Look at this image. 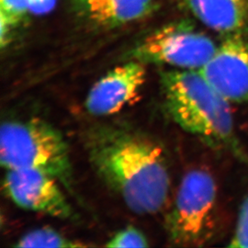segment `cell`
Instances as JSON below:
<instances>
[{
    "instance_id": "obj_1",
    "label": "cell",
    "mask_w": 248,
    "mask_h": 248,
    "mask_svg": "<svg viewBox=\"0 0 248 248\" xmlns=\"http://www.w3.org/2000/svg\"><path fill=\"white\" fill-rule=\"evenodd\" d=\"M98 175L138 214H154L168 202L170 175L162 147L131 131L96 130L88 142Z\"/></svg>"
},
{
    "instance_id": "obj_2",
    "label": "cell",
    "mask_w": 248,
    "mask_h": 248,
    "mask_svg": "<svg viewBox=\"0 0 248 248\" xmlns=\"http://www.w3.org/2000/svg\"><path fill=\"white\" fill-rule=\"evenodd\" d=\"M165 107L171 119L186 132L241 155L230 102L198 70L165 72L161 77Z\"/></svg>"
},
{
    "instance_id": "obj_3",
    "label": "cell",
    "mask_w": 248,
    "mask_h": 248,
    "mask_svg": "<svg viewBox=\"0 0 248 248\" xmlns=\"http://www.w3.org/2000/svg\"><path fill=\"white\" fill-rule=\"evenodd\" d=\"M0 161L9 169H34L65 186L72 183L67 143L60 132L40 119L9 121L0 130Z\"/></svg>"
},
{
    "instance_id": "obj_4",
    "label": "cell",
    "mask_w": 248,
    "mask_h": 248,
    "mask_svg": "<svg viewBox=\"0 0 248 248\" xmlns=\"http://www.w3.org/2000/svg\"><path fill=\"white\" fill-rule=\"evenodd\" d=\"M217 186L212 173L190 169L182 177L167 217L169 241L177 247H202L216 229Z\"/></svg>"
},
{
    "instance_id": "obj_5",
    "label": "cell",
    "mask_w": 248,
    "mask_h": 248,
    "mask_svg": "<svg viewBox=\"0 0 248 248\" xmlns=\"http://www.w3.org/2000/svg\"><path fill=\"white\" fill-rule=\"evenodd\" d=\"M217 47L212 39L187 21L169 23L155 31L134 47L133 60L169 64L184 70H200Z\"/></svg>"
},
{
    "instance_id": "obj_6",
    "label": "cell",
    "mask_w": 248,
    "mask_h": 248,
    "mask_svg": "<svg viewBox=\"0 0 248 248\" xmlns=\"http://www.w3.org/2000/svg\"><path fill=\"white\" fill-rule=\"evenodd\" d=\"M57 181L39 170L9 169L3 180V188L12 202L23 209L69 219L73 210Z\"/></svg>"
},
{
    "instance_id": "obj_7",
    "label": "cell",
    "mask_w": 248,
    "mask_h": 248,
    "mask_svg": "<svg viewBox=\"0 0 248 248\" xmlns=\"http://www.w3.org/2000/svg\"><path fill=\"white\" fill-rule=\"evenodd\" d=\"M230 103L248 100V44L242 33L228 35L198 70Z\"/></svg>"
},
{
    "instance_id": "obj_8",
    "label": "cell",
    "mask_w": 248,
    "mask_h": 248,
    "mask_svg": "<svg viewBox=\"0 0 248 248\" xmlns=\"http://www.w3.org/2000/svg\"><path fill=\"white\" fill-rule=\"evenodd\" d=\"M144 64L133 59L108 72L89 90L85 103L89 113L112 115L132 102L145 82Z\"/></svg>"
},
{
    "instance_id": "obj_9",
    "label": "cell",
    "mask_w": 248,
    "mask_h": 248,
    "mask_svg": "<svg viewBox=\"0 0 248 248\" xmlns=\"http://www.w3.org/2000/svg\"><path fill=\"white\" fill-rule=\"evenodd\" d=\"M76 12L94 26L113 29L141 19L155 9L154 0H73Z\"/></svg>"
},
{
    "instance_id": "obj_10",
    "label": "cell",
    "mask_w": 248,
    "mask_h": 248,
    "mask_svg": "<svg viewBox=\"0 0 248 248\" xmlns=\"http://www.w3.org/2000/svg\"><path fill=\"white\" fill-rule=\"evenodd\" d=\"M205 26L226 35L242 33L248 25V0H182Z\"/></svg>"
},
{
    "instance_id": "obj_11",
    "label": "cell",
    "mask_w": 248,
    "mask_h": 248,
    "mask_svg": "<svg viewBox=\"0 0 248 248\" xmlns=\"http://www.w3.org/2000/svg\"><path fill=\"white\" fill-rule=\"evenodd\" d=\"M16 248H87V244L63 236L51 228H40L31 231L19 238Z\"/></svg>"
},
{
    "instance_id": "obj_12",
    "label": "cell",
    "mask_w": 248,
    "mask_h": 248,
    "mask_svg": "<svg viewBox=\"0 0 248 248\" xmlns=\"http://www.w3.org/2000/svg\"><path fill=\"white\" fill-rule=\"evenodd\" d=\"M108 248H147L148 242L145 236L134 227H127L118 232L106 244Z\"/></svg>"
},
{
    "instance_id": "obj_13",
    "label": "cell",
    "mask_w": 248,
    "mask_h": 248,
    "mask_svg": "<svg viewBox=\"0 0 248 248\" xmlns=\"http://www.w3.org/2000/svg\"><path fill=\"white\" fill-rule=\"evenodd\" d=\"M31 0H0V17L16 26L30 11Z\"/></svg>"
},
{
    "instance_id": "obj_14",
    "label": "cell",
    "mask_w": 248,
    "mask_h": 248,
    "mask_svg": "<svg viewBox=\"0 0 248 248\" xmlns=\"http://www.w3.org/2000/svg\"><path fill=\"white\" fill-rule=\"evenodd\" d=\"M229 247L248 248V196L240 210L236 229L231 240Z\"/></svg>"
},
{
    "instance_id": "obj_15",
    "label": "cell",
    "mask_w": 248,
    "mask_h": 248,
    "mask_svg": "<svg viewBox=\"0 0 248 248\" xmlns=\"http://www.w3.org/2000/svg\"><path fill=\"white\" fill-rule=\"evenodd\" d=\"M55 0H31L30 11L35 14H44L53 9Z\"/></svg>"
}]
</instances>
